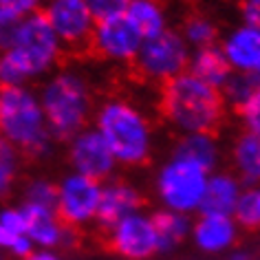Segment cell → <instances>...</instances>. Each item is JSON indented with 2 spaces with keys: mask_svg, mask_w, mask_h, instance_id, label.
<instances>
[{
  "mask_svg": "<svg viewBox=\"0 0 260 260\" xmlns=\"http://www.w3.org/2000/svg\"><path fill=\"white\" fill-rule=\"evenodd\" d=\"M240 11H243V18L247 20V27L258 29V0H243L240 3Z\"/></svg>",
  "mask_w": 260,
  "mask_h": 260,
  "instance_id": "cell-32",
  "label": "cell"
},
{
  "mask_svg": "<svg viewBox=\"0 0 260 260\" xmlns=\"http://www.w3.org/2000/svg\"><path fill=\"white\" fill-rule=\"evenodd\" d=\"M232 212H234L236 223H240L245 230L256 232L258 220H260V194H258V190H249L240 199H236V205H234Z\"/></svg>",
  "mask_w": 260,
  "mask_h": 260,
  "instance_id": "cell-24",
  "label": "cell"
},
{
  "mask_svg": "<svg viewBox=\"0 0 260 260\" xmlns=\"http://www.w3.org/2000/svg\"><path fill=\"white\" fill-rule=\"evenodd\" d=\"M20 24H22V16L0 7V49H5V51L11 49Z\"/></svg>",
  "mask_w": 260,
  "mask_h": 260,
  "instance_id": "cell-27",
  "label": "cell"
},
{
  "mask_svg": "<svg viewBox=\"0 0 260 260\" xmlns=\"http://www.w3.org/2000/svg\"><path fill=\"white\" fill-rule=\"evenodd\" d=\"M100 135L115 159L128 166H146L150 161V133L148 123L128 104L113 102L102 108Z\"/></svg>",
  "mask_w": 260,
  "mask_h": 260,
  "instance_id": "cell-3",
  "label": "cell"
},
{
  "mask_svg": "<svg viewBox=\"0 0 260 260\" xmlns=\"http://www.w3.org/2000/svg\"><path fill=\"white\" fill-rule=\"evenodd\" d=\"M57 51H60V44L44 18V11L34 9L31 16L22 18L14 44L3 55L27 77L31 73L49 69L51 62L57 60Z\"/></svg>",
  "mask_w": 260,
  "mask_h": 260,
  "instance_id": "cell-6",
  "label": "cell"
},
{
  "mask_svg": "<svg viewBox=\"0 0 260 260\" xmlns=\"http://www.w3.org/2000/svg\"><path fill=\"white\" fill-rule=\"evenodd\" d=\"M27 260H55V258L49 256V253H29Z\"/></svg>",
  "mask_w": 260,
  "mask_h": 260,
  "instance_id": "cell-35",
  "label": "cell"
},
{
  "mask_svg": "<svg viewBox=\"0 0 260 260\" xmlns=\"http://www.w3.org/2000/svg\"><path fill=\"white\" fill-rule=\"evenodd\" d=\"M51 133L57 139L77 137L90 119V93L80 77L60 75L47 86L42 97Z\"/></svg>",
  "mask_w": 260,
  "mask_h": 260,
  "instance_id": "cell-4",
  "label": "cell"
},
{
  "mask_svg": "<svg viewBox=\"0 0 260 260\" xmlns=\"http://www.w3.org/2000/svg\"><path fill=\"white\" fill-rule=\"evenodd\" d=\"M11 247H14L16 253H22V256H29V253H31V243H29V240L24 238V236H18L16 243L11 245Z\"/></svg>",
  "mask_w": 260,
  "mask_h": 260,
  "instance_id": "cell-33",
  "label": "cell"
},
{
  "mask_svg": "<svg viewBox=\"0 0 260 260\" xmlns=\"http://www.w3.org/2000/svg\"><path fill=\"white\" fill-rule=\"evenodd\" d=\"M157 86V110L164 119L212 141L220 135L227 119V106L216 86H210L190 73L168 77Z\"/></svg>",
  "mask_w": 260,
  "mask_h": 260,
  "instance_id": "cell-1",
  "label": "cell"
},
{
  "mask_svg": "<svg viewBox=\"0 0 260 260\" xmlns=\"http://www.w3.org/2000/svg\"><path fill=\"white\" fill-rule=\"evenodd\" d=\"M16 166H18V152L9 141L0 139V201L11 194V185L16 179Z\"/></svg>",
  "mask_w": 260,
  "mask_h": 260,
  "instance_id": "cell-25",
  "label": "cell"
},
{
  "mask_svg": "<svg viewBox=\"0 0 260 260\" xmlns=\"http://www.w3.org/2000/svg\"><path fill=\"white\" fill-rule=\"evenodd\" d=\"M27 194H29V203L42 205L49 212H53L57 207V199H60V187L53 183H47V181H38V183L29 187Z\"/></svg>",
  "mask_w": 260,
  "mask_h": 260,
  "instance_id": "cell-26",
  "label": "cell"
},
{
  "mask_svg": "<svg viewBox=\"0 0 260 260\" xmlns=\"http://www.w3.org/2000/svg\"><path fill=\"white\" fill-rule=\"evenodd\" d=\"M258 108H260V102H258V93L251 95L249 100L240 102V104H234V113H236L240 119L245 121L247 128H251L253 135H258Z\"/></svg>",
  "mask_w": 260,
  "mask_h": 260,
  "instance_id": "cell-29",
  "label": "cell"
},
{
  "mask_svg": "<svg viewBox=\"0 0 260 260\" xmlns=\"http://www.w3.org/2000/svg\"><path fill=\"white\" fill-rule=\"evenodd\" d=\"M205 183V172L201 168L194 164H185V161H174L161 174L159 190L168 205L185 212L199 205Z\"/></svg>",
  "mask_w": 260,
  "mask_h": 260,
  "instance_id": "cell-9",
  "label": "cell"
},
{
  "mask_svg": "<svg viewBox=\"0 0 260 260\" xmlns=\"http://www.w3.org/2000/svg\"><path fill=\"white\" fill-rule=\"evenodd\" d=\"M183 34L187 36V40L194 42L199 49H207V47H216L220 31L207 16L199 14V11H192L183 20Z\"/></svg>",
  "mask_w": 260,
  "mask_h": 260,
  "instance_id": "cell-22",
  "label": "cell"
},
{
  "mask_svg": "<svg viewBox=\"0 0 260 260\" xmlns=\"http://www.w3.org/2000/svg\"><path fill=\"white\" fill-rule=\"evenodd\" d=\"M177 161L194 164L203 172H210L216 164V146L203 135H187L177 146Z\"/></svg>",
  "mask_w": 260,
  "mask_h": 260,
  "instance_id": "cell-18",
  "label": "cell"
},
{
  "mask_svg": "<svg viewBox=\"0 0 260 260\" xmlns=\"http://www.w3.org/2000/svg\"><path fill=\"white\" fill-rule=\"evenodd\" d=\"M71 161L80 177H86L95 183L106 179L113 170L115 157L108 150L106 141L102 139L100 133H82L77 135L71 148Z\"/></svg>",
  "mask_w": 260,
  "mask_h": 260,
  "instance_id": "cell-11",
  "label": "cell"
},
{
  "mask_svg": "<svg viewBox=\"0 0 260 260\" xmlns=\"http://www.w3.org/2000/svg\"><path fill=\"white\" fill-rule=\"evenodd\" d=\"M36 5H38V0H0V7L3 9H9L22 18L31 14V11L36 9Z\"/></svg>",
  "mask_w": 260,
  "mask_h": 260,
  "instance_id": "cell-31",
  "label": "cell"
},
{
  "mask_svg": "<svg viewBox=\"0 0 260 260\" xmlns=\"http://www.w3.org/2000/svg\"><path fill=\"white\" fill-rule=\"evenodd\" d=\"M16 234H11L9 230H5V227H0V245H7V247H11L16 243Z\"/></svg>",
  "mask_w": 260,
  "mask_h": 260,
  "instance_id": "cell-34",
  "label": "cell"
},
{
  "mask_svg": "<svg viewBox=\"0 0 260 260\" xmlns=\"http://www.w3.org/2000/svg\"><path fill=\"white\" fill-rule=\"evenodd\" d=\"M123 14L139 31L141 40H150L164 31V14L157 0H128Z\"/></svg>",
  "mask_w": 260,
  "mask_h": 260,
  "instance_id": "cell-16",
  "label": "cell"
},
{
  "mask_svg": "<svg viewBox=\"0 0 260 260\" xmlns=\"http://www.w3.org/2000/svg\"><path fill=\"white\" fill-rule=\"evenodd\" d=\"M220 86L234 104H240L258 93V71H243L238 75H230Z\"/></svg>",
  "mask_w": 260,
  "mask_h": 260,
  "instance_id": "cell-23",
  "label": "cell"
},
{
  "mask_svg": "<svg viewBox=\"0 0 260 260\" xmlns=\"http://www.w3.org/2000/svg\"><path fill=\"white\" fill-rule=\"evenodd\" d=\"M227 62L238 67L240 71H258L260 64V34L258 29L245 27L236 31L225 49Z\"/></svg>",
  "mask_w": 260,
  "mask_h": 260,
  "instance_id": "cell-14",
  "label": "cell"
},
{
  "mask_svg": "<svg viewBox=\"0 0 260 260\" xmlns=\"http://www.w3.org/2000/svg\"><path fill=\"white\" fill-rule=\"evenodd\" d=\"M84 3H86V7L90 11L93 22H97V20H104V18L123 11L128 5V0H84Z\"/></svg>",
  "mask_w": 260,
  "mask_h": 260,
  "instance_id": "cell-28",
  "label": "cell"
},
{
  "mask_svg": "<svg viewBox=\"0 0 260 260\" xmlns=\"http://www.w3.org/2000/svg\"><path fill=\"white\" fill-rule=\"evenodd\" d=\"M144 205H146V199L135 187L121 183V181L108 185L100 194V203H97V210H95L97 234L113 230L119 220H123L126 216H133Z\"/></svg>",
  "mask_w": 260,
  "mask_h": 260,
  "instance_id": "cell-12",
  "label": "cell"
},
{
  "mask_svg": "<svg viewBox=\"0 0 260 260\" xmlns=\"http://www.w3.org/2000/svg\"><path fill=\"white\" fill-rule=\"evenodd\" d=\"M258 154H260V148H258V135L253 133H247L238 139L236 148H234V161H236V168L243 174V181L245 183H253L258 179Z\"/></svg>",
  "mask_w": 260,
  "mask_h": 260,
  "instance_id": "cell-21",
  "label": "cell"
},
{
  "mask_svg": "<svg viewBox=\"0 0 260 260\" xmlns=\"http://www.w3.org/2000/svg\"><path fill=\"white\" fill-rule=\"evenodd\" d=\"M236 199H238L236 181L232 177H225V174H218V177H214L205 183L199 205L203 216H227L236 205Z\"/></svg>",
  "mask_w": 260,
  "mask_h": 260,
  "instance_id": "cell-13",
  "label": "cell"
},
{
  "mask_svg": "<svg viewBox=\"0 0 260 260\" xmlns=\"http://www.w3.org/2000/svg\"><path fill=\"white\" fill-rule=\"evenodd\" d=\"M187 73L194 75L201 82L210 84V86L218 88L230 77L232 64L227 62L225 53H220L216 47H207V49H199L192 64H187Z\"/></svg>",
  "mask_w": 260,
  "mask_h": 260,
  "instance_id": "cell-15",
  "label": "cell"
},
{
  "mask_svg": "<svg viewBox=\"0 0 260 260\" xmlns=\"http://www.w3.org/2000/svg\"><path fill=\"white\" fill-rule=\"evenodd\" d=\"M0 133L27 159L42 157L49 148L42 108L20 86L0 88Z\"/></svg>",
  "mask_w": 260,
  "mask_h": 260,
  "instance_id": "cell-2",
  "label": "cell"
},
{
  "mask_svg": "<svg viewBox=\"0 0 260 260\" xmlns=\"http://www.w3.org/2000/svg\"><path fill=\"white\" fill-rule=\"evenodd\" d=\"M95 24H97L95 29L97 42H100L104 57L130 60V57L137 55V51L141 47V36L123 11L104 18V20H97Z\"/></svg>",
  "mask_w": 260,
  "mask_h": 260,
  "instance_id": "cell-10",
  "label": "cell"
},
{
  "mask_svg": "<svg viewBox=\"0 0 260 260\" xmlns=\"http://www.w3.org/2000/svg\"><path fill=\"white\" fill-rule=\"evenodd\" d=\"M100 183L86 177H71L67 183L60 187V199L57 207L53 210V218L57 232L80 230V223L93 218L97 203H100Z\"/></svg>",
  "mask_w": 260,
  "mask_h": 260,
  "instance_id": "cell-8",
  "label": "cell"
},
{
  "mask_svg": "<svg viewBox=\"0 0 260 260\" xmlns=\"http://www.w3.org/2000/svg\"><path fill=\"white\" fill-rule=\"evenodd\" d=\"M194 238H197L199 247L207 251L223 249L234 240V225L227 216H205L203 220H199Z\"/></svg>",
  "mask_w": 260,
  "mask_h": 260,
  "instance_id": "cell-19",
  "label": "cell"
},
{
  "mask_svg": "<svg viewBox=\"0 0 260 260\" xmlns=\"http://www.w3.org/2000/svg\"><path fill=\"white\" fill-rule=\"evenodd\" d=\"M97 240L102 249L130 260H144L159 251V240L150 220L135 216V214L119 220L113 230L97 234Z\"/></svg>",
  "mask_w": 260,
  "mask_h": 260,
  "instance_id": "cell-7",
  "label": "cell"
},
{
  "mask_svg": "<svg viewBox=\"0 0 260 260\" xmlns=\"http://www.w3.org/2000/svg\"><path fill=\"white\" fill-rule=\"evenodd\" d=\"M150 225H152L154 234H157L159 249H168V247L181 243V240L185 238V232H187V220L183 216H179V214H172V212L152 214Z\"/></svg>",
  "mask_w": 260,
  "mask_h": 260,
  "instance_id": "cell-20",
  "label": "cell"
},
{
  "mask_svg": "<svg viewBox=\"0 0 260 260\" xmlns=\"http://www.w3.org/2000/svg\"><path fill=\"white\" fill-rule=\"evenodd\" d=\"M22 220H24V234H29L34 240L40 245H57L60 240V232H57L53 212H49L42 205L27 203L22 210Z\"/></svg>",
  "mask_w": 260,
  "mask_h": 260,
  "instance_id": "cell-17",
  "label": "cell"
},
{
  "mask_svg": "<svg viewBox=\"0 0 260 260\" xmlns=\"http://www.w3.org/2000/svg\"><path fill=\"white\" fill-rule=\"evenodd\" d=\"M187 64L190 62L183 38L170 29H164L159 36L146 40L137 55L126 60L128 77L137 84H159L168 77L187 73Z\"/></svg>",
  "mask_w": 260,
  "mask_h": 260,
  "instance_id": "cell-5",
  "label": "cell"
},
{
  "mask_svg": "<svg viewBox=\"0 0 260 260\" xmlns=\"http://www.w3.org/2000/svg\"><path fill=\"white\" fill-rule=\"evenodd\" d=\"M0 227L9 230L11 234H16V236H22V234H24L22 212H16V210H7V212H3V216H0Z\"/></svg>",
  "mask_w": 260,
  "mask_h": 260,
  "instance_id": "cell-30",
  "label": "cell"
}]
</instances>
